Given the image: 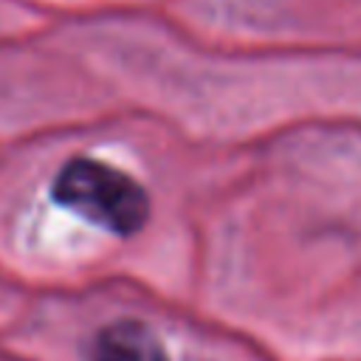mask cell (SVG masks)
I'll use <instances>...</instances> for the list:
<instances>
[{
	"label": "cell",
	"mask_w": 361,
	"mask_h": 361,
	"mask_svg": "<svg viewBox=\"0 0 361 361\" xmlns=\"http://www.w3.org/2000/svg\"><path fill=\"white\" fill-rule=\"evenodd\" d=\"M192 302L274 361H361V141L234 155L203 203Z\"/></svg>",
	"instance_id": "1"
}]
</instances>
